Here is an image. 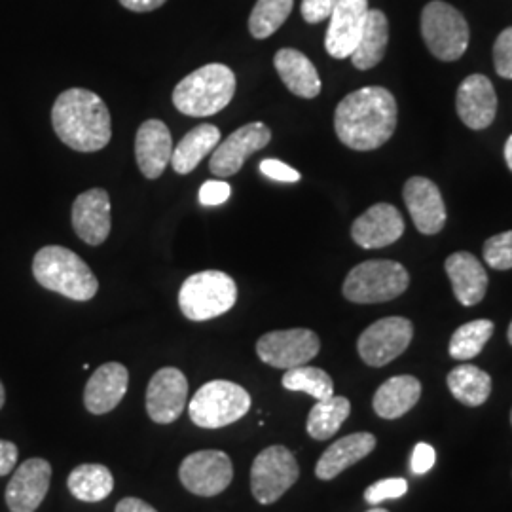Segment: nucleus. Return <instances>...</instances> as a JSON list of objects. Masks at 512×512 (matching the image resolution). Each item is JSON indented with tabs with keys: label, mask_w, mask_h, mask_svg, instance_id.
<instances>
[{
	"label": "nucleus",
	"mask_w": 512,
	"mask_h": 512,
	"mask_svg": "<svg viewBox=\"0 0 512 512\" xmlns=\"http://www.w3.org/2000/svg\"><path fill=\"white\" fill-rule=\"evenodd\" d=\"M484 260L494 270H512V230L484 243Z\"/></svg>",
	"instance_id": "f704fd0d"
},
{
	"label": "nucleus",
	"mask_w": 512,
	"mask_h": 512,
	"mask_svg": "<svg viewBox=\"0 0 512 512\" xmlns=\"http://www.w3.org/2000/svg\"><path fill=\"white\" fill-rule=\"evenodd\" d=\"M446 274L452 289L463 306H476L488 291V274L482 262L467 251H459L446 258Z\"/></svg>",
	"instance_id": "5701e85b"
},
{
	"label": "nucleus",
	"mask_w": 512,
	"mask_h": 512,
	"mask_svg": "<svg viewBox=\"0 0 512 512\" xmlns=\"http://www.w3.org/2000/svg\"><path fill=\"white\" fill-rule=\"evenodd\" d=\"M435 459H437V452L431 444H425L420 442L416 444L414 452H412V459H410V469L414 475H425L433 469L435 465Z\"/></svg>",
	"instance_id": "ea45409f"
},
{
	"label": "nucleus",
	"mask_w": 512,
	"mask_h": 512,
	"mask_svg": "<svg viewBox=\"0 0 512 512\" xmlns=\"http://www.w3.org/2000/svg\"><path fill=\"white\" fill-rule=\"evenodd\" d=\"M507 336H509V342H511V346H512V323H511V327H509V332H507Z\"/></svg>",
	"instance_id": "de8ad7c7"
},
{
	"label": "nucleus",
	"mask_w": 512,
	"mask_h": 512,
	"mask_svg": "<svg viewBox=\"0 0 512 512\" xmlns=\"http://www.w3.org/2000/svg\"><path fill=\"white\" fill-rule=\"evenodd\" d=\"M165 2H167V0H120V4H122L126 10L139 12V14L158 10L160 6H164Z\"/></svg>",
	"instance_id": "37998d69"
},
{
	"label": "nucleus",
	"mask_w": 512,
	"mask_h": 512,
	"mask_svg": "<svg viewBox=\"0 0 512 512\" xmlns=\"http://www.w3.org/2000/svg\"><path fill=\"white\" fill-rule=\"evenodd\" d=\"M319 349V336L310 329L274 330L256 342L260 361L283 370L308 365Z\"/></svg>",
	"instance_id": "9d476101"
},
{
	"label": "nucleus",
	"mask_w": 512,
	"mask_h": 512,
	"mask_svg": "<svg viewBox=\"0 0 512 512\" xmlns=\"http://www.w3.org/2000/svg\"><path fill=\"white\" fill-rule=\"evenodd\" d=\"M251 410V395L241 385L213 380L202 385L192 397L190 420L203 429H220L241 420Z\"/></svg>",
	"instance_id": "0eeeda50"
},
{
	"label": "nucleus",
	"mask_w": 512,
	"mask_h": 512,
	"mask_svg": "<svg viewBox=\"0 0 512 512\" xmlns=\"http://www.w3.org/2000/svg\"><path fill=\"white\" fill-rule=\"evenodd\" d=\"M511 421H512V412H511Z\"/></svg>",
	"instance_id": "8fccbe9b"
},
{
	"label": "nucleus",
	"mask_w": 512,
	"mask_h": 512,
	"mask_svg": "<svg viewBox=\"0 0 512 512\" xmlns=\"http://www.w3.org/2000/svg\"><path fill=\"white\" fill-rule=\"evenodd\" d=\"M33 275L44 289L74 302H88L99 291V281L90 266L71 249L48 245L33 260Z\"/></svg>",
	"instance_id": "7ed1b4c3"
},
{
	"label": "nucleus",
	"mask_w": 512,
	"mask_h": 512,
	"mask_svg": "<svg viewBox=\"0 0 512 512\" xmlns=\"http://www.w3.org/2000/svg\"><path fill=\"white\" fill-rule=\"evenodd\" d=\"M448 389L465 406H482L492 395V378L475 365H459L446 378Z\"/></svg>",
	"instance_id": "c756f323"
},
{
	"label": "nucleus",
	"mask_w": 512,
	"mask_h": 512,
	"mask_svg": "<svg viewBox=\"0 0 512 512\" xmlns=\"http://www.w3.org/2000/svg\"><path fill=\"white\" fill-rule=\"evenodd\" d=\"M368 0H338L330 14L329 29L325 38V48L334 59L351 57L363 33Z\"/></svg>",
	"instance_id": "dca6fc26"
},
{
	"label": "nucleus",
	"mask_w": 512,
	"mask_h": 512,
	"mask_svg": "<svg viewBox=\"0 0 512 512\" xmlns=\"http://www.w3.org/2000/svg\"><path fill=\"white\" fill-rule=\"evenodd\" d=\"M300 476V467L291 450L285 446H270L262 450L251 467V490L260 505H272Z\"/></svg>",
	"instance_id": "1a4fd4ad"
},
{
	"label": "nucleus",
	"mask_w": 512,
	"mask_h": 512,
	"mask_svg": "<svg viewBox=\"0 0 512 512\" xmlns=\"http://www.w3.org/2000/svg\"><path fill=\"white\" fill-rule=\"evenodd\" d=\"M414 338V325L404 317H385L359 336L357 351L368 366H385L403 355Z\"/></svg>",
	"instance_id": "9b49d317"
},
{
	"label": "nucleus",
	"mask_w": 512,
	"mask_h": 512,
	"mask_svg": "<svg viewBox=\"0 0 512 512\" xmlns=\"http://www.w3.org/2000/svg\"><path fill=\"white\" fill-rule=\"evenodd\" d=\"M179 478L190 494L215 497L222 494L234 478L232 459L220 450L194 452L181 463Z\"/></svg>",
	"instance_id": "f8f14e48"
},
{
	"label": "nucleus",
	"mask_w": 512,
	"mask_h": 512,
	"mask_svg": "<svg viewBox=\"0 0 512 512\" xmlns=\"http://www.w3.org/2000/svg\"><path fill=\"white\" fill-rule=\"evenodd\" d=\"M52 465L46 459H27L16 469L6 488V505L12 512H35L50 490Z\"/></svg>",
	"instance_id": "2eb2a0df"
},
{
	"label": "nucleus",
	"mask_w": 512,
	"mask_h": 512,
	"mask_svg": "<svg viewBox=\"0 0 512 512\" xmlns=\"http://www.w3.org/2000/svg\"><path fill=\"white\" fill-rule=\"evenodd\" d=\"M232 196V186L226 181H207L200 188V203L205 207H217L228 202Z\"/></svg>",
	"instance_id": "58836bf2"
},
{
	"label": "nucleus",
	"mask_w": 512,
	"mask_h": 512,
	"mask_svg": "<svg viewBox=\"0 0 512 512\" xmlns=\"http://www.w3.org/2000/svg\"><path fill=\"white\" fill-rule=\"evenodd\" d=\"M404 202L418 232L435 236L446 224V205L439 186L425 177H412L404 184Z\"/></svg>",
	"instance_id": "f3484780"
},
{
	"label": "nucleus",
	"mask_w": 512,
	"mask_h": 512,
	"mask_svg": "<svg viewBox=\"0 0 512 512\" xmlns=\"http://www.w3.org/2000/svg\"><path fill=\"white\" fill-rule=\"evenodd\" d=\"M403 234V215L389 203L372 205L351 226V238L363 249H382L393 245Z\"/></svg>",
	"instance_id": "a211bd4d"
},
{
	"label": "nucleus",
	"mask_w": 512,
	"mask_h": 512,
	"mask_svg": "<svg viewBox=\"0 0 512 512\" xmlns=\"http://www.w3.org/2000/svg\"><path fill=\"white\" fill-rule=\"evenodd\" d=\"M505 162L512 171V135L507 139V145H505Z\"/></svg>",
	"instance_id": "a18cd8bd"
},
{
	"label": "nucleus",
	"mask_w": 512,
	"mask_h": 512,
	"mask_svg": "<svg viewBox=\"0 0 512 512\" xmlns=\"http://www.w3.org/2000/svg\"><path fill=\"white\" fill-rule=\"evenodd\" d=\"M234 95V71L222 63H209L188 74L175 86L173 105L181 114L205 118L226 109Z\"/></svg>",
	"instance_id": "20e7f679"
},
{
	"label": "nucleus",
	"mask_w": 512,
	"mask_h": 512,
	"mask_svg": "<svg viewBox=\"0 0 512 512\" xmlns=\"http://www.w3.org/2000/svg\"><path fill=\"white\" fill-rule=\"evenodd\" d=\"M351 403L346 397L332 395L327 401H317L308 416V435L311 439L327 440L334 437L344 421L348 420Z\"/></svg>",
	"instance_id": "7c9ffc66"
},
{
	"label": "nucleus",
	"mask_w": 512,
	"mask_h": 512,
	"mask_svg": "<svg viewBox=\"0 0 512 512\" xmlns=\"http://www.w3.org/2000/svg\"><path fill=\"white\" fill-rule=\"evenodd\" d=\"M294 0H258L249 16V31L258 40L272 37L293 12Z\"/></svg>",
	"instance_id": "72a5a7b5"
},
{
	"label": "nucleus",
	"mask_w": 512,
	"mask_h": 512,
	"mask_svg": "<svg viewBox=\"0 0 512 512\" xmlns=\"http://www.w3.org/2000/svg\"><path fill=\"white\" fill-rule=\"evenodd\" d=\"M67 486H69V492L78 501L99 503L112 494L114 476L105 465L84 463L74 467L73 473L67 478Z\"/></svg>",
	"instance_id": "c85d7f7f"
},
{
	"label": "nucleus",
	"mask_w": 512,
	"mask_h": 512,
	"mask_svg": "<svg viewBox=\"0 0 512 512\" xmlns=\"http://www.w3.org/2000/svg\"><path fill=\"white\" fill-rule=\"evenodd\" d=\"M421 397V384L414 376H393L374 395V412L384 420H399Z\"/></svg>",
	"instance_id": "a878e982"
},
{
	"label": "nucleus",
	"mask_w": 512,
	"mask_h": 512,
	"mask_svg": "<svg viewBox=\"0 0 512 512\" xmlns=\"http://www.w3.org/2000/svg\"><path fill=\"white\" fill-rule=\"evenodd\" d=\"M494 63L501 78L512 80V27L505 29L495 40Z\"/></svg>",
	"instance_id": "e433bc0d"
},
{
	"label": "nucleus",
	"mask_w": 512,
	"mask_h": 512,
	"mask_svg": "<svg viewBox=\"0 0 512 512\" xmlns=\"http://www.w3.org/2000/svg\"><path fill=\"white\" fill-rule=\"evenodd\" d=\"M389 42V23L382 10H370L357 48L351 54V63L359 71H368L384 59Z\"/></svg>",
	"instance_id": "bb28decb"
},
{
	"label": "nucleus",
	"mask_w": 512,
	"mask_h": 512,
	"mask_svg": "<svg viewBox=\"0 0 512 512\" xmlns=\"http://www.w3.org/2000/svg\"><path fill=\"white\" fill-rule=\"evenodd\" d=\"M338 0H302V18L306 23H321L330 18Z\"/></svg>",
	"instance_id": "a19ab883"
},
{
	"label": "nucleus",
	"mask_w": 512,
	"mask_h": 512,
	"mask_svg": "<svg viewBox=\"0 0 512 512\" xmlns=\"http://www.w3.org/2000/svg\"><path fill=\"white\" fill-rule=\"evenodd\" d=\"M456 109L469 129L478 131L492 126L497 114V95L490 78L484 74L467 76L459 86Z\"/></svg>",
	"instance_id": "6ab92c4d"
},
{
	"label": "nucleus",
	"mask_w": 512,
	"mask_h": 512,
	"mask_svg": "<svg viewBox=\"0 0 512 512\" xmlns=\"http://www.w3.org/2000/svg\"><path fill=\"white\" fill-rule=\"evenodd\" d=\"M128 384L129 372L126 366L120 363L99 366L84 389V404L88 412L95 416L112 412L126 397Z\"/></svg>",
	"instance_id": "4be33fe9"
},
{
	"label": "nucleus",
	"mask_w": 512,
	"mask_h": 512,
	"mask_svg": "<svg viewBox=\"0 0 512 512\" xmlns=\"http://www.w3.org/2000/svg\"><path fill=\"white\" fill-rule=\"evenodd\" d=\"M110 198L103 188L80 194L73 203V228L84 243L97 247L110 236Z\"/></svg>",
	"instance_id": "aec40b11"
},
{
	"label": "nucleus",
	"mask_w": 512,
	"mask_h": 512,
	"mask_svg": "<svg viewBox=\"0 0 512 512\" xmlns=\"http://www.w3.org/2000/svg\"><path fill=\"white\" fill-rule=\"evenodd\" d=\"M494 334V323L490 319H476L461 325L450 340V355L458 361L475 359Z\"/></svg>",
	"instance_id": "473e14b6"
},
{
	"label": "nucleus",
	"mask_w": 512,
	"mask_h": 512,
	"mask_svg": "<svg viewBox=\"0 0 512 512\" xmlns=\"http://www.w3.org/2000/svg\"><path fill=\"white\" fill-rule=\"evenodd\" d=\"M421 35L440 61H458L469 46V25L454 6L433 0L421 12Z\"/></svg>",
	"instance_id": "6e6552de"
},
{
	"label": "nucleus",
	"mask_w": 512,
	"mask_h": 512,
	"mask_svg": "<svg viewBox=\"0 0 512 512\" xmlns=\"http://www.w3.org/2000/svg\"><path fill=\"white\" fill-rule=\"evenodd\" d=\"M18 463V446L10 440H0V476L10 475Z\"/></svg>",
	"instance_id": "79ce46f5"
},
{
	"label": "nucleus",
	"mask_w": 512,
	"mask_h": 512,
	"mask_svg": "<svg viewBox=\"0 0 512 512\" xmlns=\"http://www.w3.org/2000/svg\"><path fill=\"white\" fill-rule=\"evenodd\" d=\"M260 171H262V175H266L268 179L277 181V183H298L300 181V173L296 169H293L291 165L283 164L281 160H275V158L262 160Z\"/></svg>",
	"instance_id": "4c0bfd02"
},
{
	"label": "nucleus",
	"mask_w": 512,
	"mask_h": 512,
	"mask_svg": "<svg viewBox=\"0 0 512 512\" xmlns=\"http://www.w3.org/2000/svg\"><path fill=\"white\" fill-rule=\"evenodd\" d=\"M410 275L395 260H366L349 272L342 293L353 304H380L408 289Z\"/></svg>",
	"instance_id": "423d86ee"
},
{
	"label": "nucleus",
	"mask_w": 512,
	"mask_h": 512,
	"mask_svg": "<svg viewBox=\"0 0 512 512\" xmlns=\"http://www.w3.org/2000/svg\"><path fill=\"white\" fill-rule=\"evenodd\" d=\"M272 141V131L262 122H251L228 135L219 147L213 150L209 169L217 177H232L239 173L245 160L258 150L268 147Z\"/></svg>",
	"instance_id": "ddd939ff"
},
{
	"label": "nucleus",
	"mask_w": 512,
	"mask_h": 512,
	"mask_svg": "<svg viewBox=\"0 0 512 512\" xmlns=\"http://www.w3.org/2000/svg\"><path fill=\"white\" fill-rule=\"evenodd\" d=\"M52 124L61 143L78 152L103 150L112 137L105 101L84 88H71L55 99Z\"/></svg>",
	"instance_id": "f03ea898"
},
{
	"label": "nucleus",
	"mask_w": 512,
	"mask_h": 512,
	"mask_svg": "<svg viewBox=\"0 0 512 512\" xmlns=\"http://www.w3.org/2000/svg\"><path fill=\"white\" fill-rule=\"evenodd\" d=\"M220 129L213 124H203L198 128L190 129L183 137V141L173 150L171 165L175 173L188 175L192 173L203 158L219 147Z\"/></svg>",
	"instance_id": "cd10ccee"
},
{
	"label": "nucleus",
	"mask_w": 512,
	"mask_h": 512,
	"mask_svg": "<svg viewBox=\"0 0 512 512\" xmlns=\"http://www.w3.org/2000/svg\"><path fill=\"white\" fill-rule=\"evenodd\" d=\"M116 512H158L147 501L137 497H126L116 505Z\"/></svg>",
	"instance_id": "c03bdc74"
},
{
	"label": "nucleus",
	"mask_w": 512,
	"mask_h": 512,
	"mask_svg": "<svg viewBox=\"0 0 512 512\" xmlns=\"http://www.w3.org/2000/svg\"><path fill=\"white\" fill-rule=\"evenodd\" d=\"M6 403V391H4V385L0 382V408Z\"/></svg>",
	"instance_id": "49530a36"
},
{
	"label": "nucleus",
	"mask_w": 512,
	"mask_h": 512,
	"mask_svg": "<svg viewBox=\"0 0 512 512\" xmlns=\"http://www.w3.org/2000/svg\"><path fill=\"white\" fill-rule=\"evenodd\" d=\"M281 384L289 391L308 393L315 401H327L334 395V382L323 368L296 366L285 372Z\"/></svg>",
	"instance_id": "2f4dec72"
},
{
	"label": "nucleus",
	"mask_w": 512,
	"mask_h": 512,
	"mask_svg": "<svg viewBox=\"0 0 512 512\" xmlns=\"http://www.w3.org/2000/svg\"><path fill=\"white\" fill-rule=\"evenodd\" d=\"M275 71L289 92L302 99H315L321 93V78L315 65L302 52L283 48L274 57Z\"/></svg>",
	"instance_id": "393cba45"
},
{
	"label": "nucleus",
	"mask_w": 512,
	"mask_h": 512,
	"mask_svg": "<svg viewBox=\"0 0 512 512\" xmlns=\"http://www.w3.org/2000/svg\"><path fill=\"white\" fill-rule=\"evenodd\" d=\"M368 512H389L385 511V509H378V507H374V509H370Z\"/></svg>",
	"instance_id": "09e8293b"
},
{
	"label": "nucleus",
	"mask_w": 512,
	"mask_h": 512,
	"mask_svg": "<svg viewBox=\"0 0 512 512\" xmlns=\"http://www.w3.org/2000/svg\"><path fill=\"white\" fill-rule=\"evenodd\" d=\"M238 300L236 281L219 270L190 275L179 291V308L190 321H209L232 310Z\"/></svg>",
	"instance_id": "39448f33"
},
{
	"label": "nucleus",
	"mask_w": 512,
	"mask_h": 512,
	"mask_svg": "<svg viewBox=\"0 0 512 512\" xmlns=\"http://www.w3.org/2000/svg\"><path fill=\"white\" fill-rule=\"evenodd\" d=\"M376 448V437L372 433H353L336 440L325 450L315 465V476L319 480H332L348 467L365 459Z\"/></svg>",
	"instance_id": "b1692460"
},
{
	"label": "nucleus",
	"mask_w": 512,
	"mask_h": 512,
	"mask_svg": "<svg viewBox=\"0 0 512 512\" xmlns=\"http://www.w3.org/2000/svg\"><path fill=\"white\" fill-rule=\"evenodd\" d=\"M397 101L380 86H368L346 95L334 112V129L342 145L353 150L384 147L397 128Z\"/></svg>",
	"instance_id": "f257e3e1"
},
{
	"label": "nucleus",
	"mask_w": 512,
	"mask_h": 512,
	"mask_svg": "<svg viewBox=\"0 0 512 512\" xmlns=\"http://www.w3.org/2000/svg\"><path fill=\"white\" fill-rule=\"evenodd\" d=\"M188 399V380L179 368H160L147 389V412L156 423H173L181 418Z\"/></svg>",
	"instance_id": "4468645a"
},
{
	"label": "nucleus",
	"mask_w": 512,
	"mask_h": 512,
	"mask_svg": "<svg viewBox=\"0 0 512 512\" xmlns=\"http://www.w3.org/2000/svg\"><path fill=\"white\" fill-rule=\"evenodd\" d=\"M173 141L171 131L162 120H147L137 129L135 158L141 173L154 181L164 175L165 167L171 164Z\"/></svg>",
	"instance_id": "412c9836"
},
{
	"label": "nucleus",
	"mask_w": 512,
	"mask_h": 512,
	"mask_svg": "<svg viewBox=\"0 0 512 512\" xmlns=\"http://www.w3.org/2000/svg\"><path fill=\"white\" fill-rule=\"evenodd\" d=\"M406 492H408V482L404 478H384L366 488L365 501L372 507H378L384 501L403 497Z\"/></svg>",
	"instance_id": "c9c22d12"
}]
</instances>
